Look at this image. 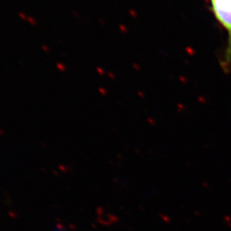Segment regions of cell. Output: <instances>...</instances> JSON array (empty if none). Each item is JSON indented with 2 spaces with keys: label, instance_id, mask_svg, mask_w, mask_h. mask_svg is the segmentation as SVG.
<instances>
[{
  "label": "cell",
  "instance_id": "3957f363",
  "mask_svg": "<svg viewBox=\"0 0 231 231\" xmlns=\"http://www.w3.org/2000/svg\"><path fill=\"white\" fill-rule=\"evenodd\" d=\"M28 21V22L30 23V24H32V25H34L35 24V21H34V19L33 18H32V17H30V16H28V21Z\"/></svg>",
  "mask_w": 231,
  "mask_h": 231
},
{
  "label": "cell",
  "instance_id": "7a4b0ae2",
  "mask_svg": "<svg viewBox=\"0 0 231 231\" xmlns=\"http://www.w3.org/2000/svg\"><path fill=\"white\" fill-rule=\"evenodd\" d=\"M18 16H19V18L21 20H22V21H28V16L24 13V12L20 11L18 13Z\"/></svg>",
  "mask_w": 231,
  "mask_h": 231
},
{
  "label": "cell",
  "instance_id": "6da1fadb",
  "mask_svg": "<svg viewBox=\"0 0 231 231\" xmlns=\"http://www.w3.org/2000/svg\"><path fill=\"white\" fill-rule=\"evenodd\" d=\"M210 3L215 18L227 33L228 39L222 66L225 71H229L231 68V0H210Z\"/></svg>",
  "mask_w": 231,
  "mask_h": 231
}]
</instances>
